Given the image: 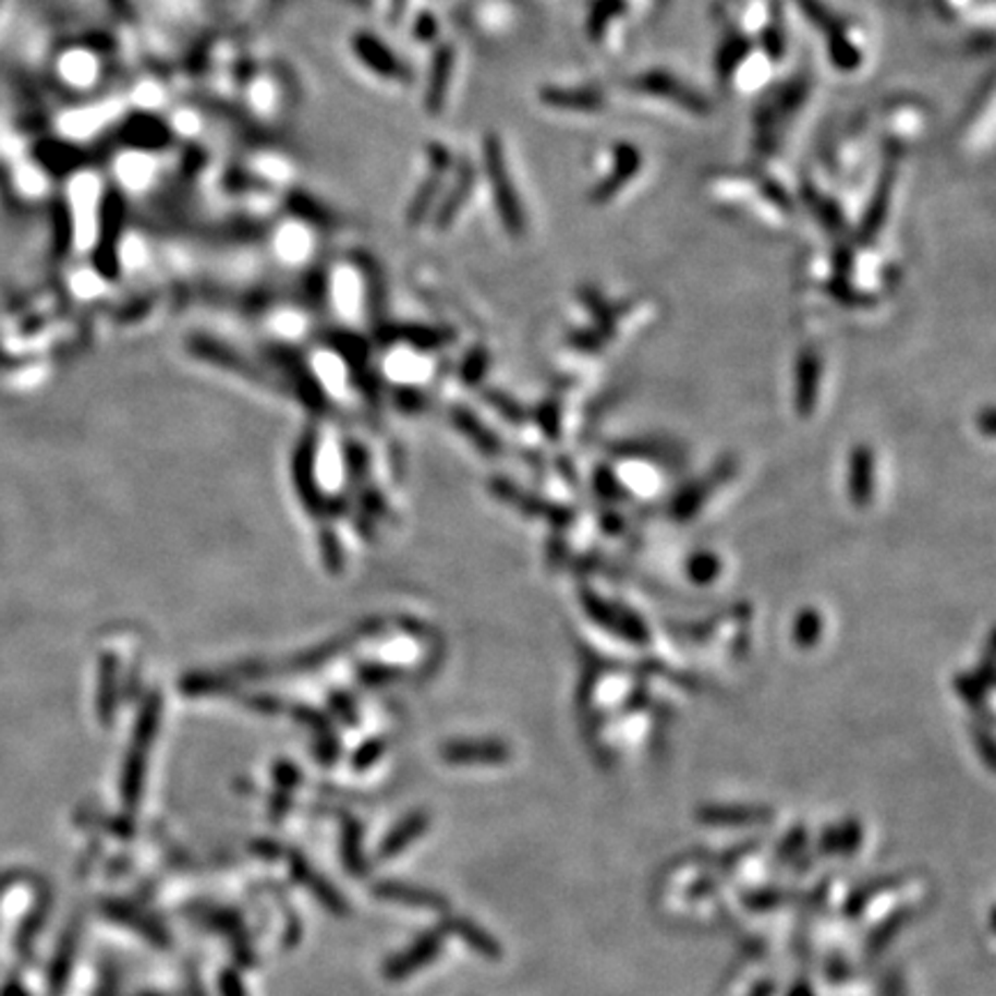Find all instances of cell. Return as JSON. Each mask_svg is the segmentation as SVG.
Wrapping results in <instances>:
<instances>
[{
    "instance_id": "cell-1",
    "label": "cell",
    "mask_w": 996,
    "mask_h": 996,
    "mask_svg": "<svg viewBox=\"0 0 996 996\" xmlns=\"http://www.w3.org/2000/svg\"><path fill=\"white\" fill-rule=\"evenodd\" d=\"M157 725H159V696L153 694L150 700L144 704L142 713H138L136 729H134V743H132V750L127 754V762L123 768V801L130 810H134L138 799H142L146 754L153 745Z\"/></svg>"
},
{
    "instance_id": "cell-9",
    "label": "cell",
    "mask_w": 996,
    "mask_h": 996,
    "mask_svg": "<svg viewBox=\"0 0 996 996\" xmlns=\"http://www.w3.org/2000/svg\"><path fill=\"white\" fill-rule=\"evenodd\" d=\"M429 826L427 812H413L406 819L397 824L388 838L378 847V859H394L397 853H402L411 842H415Z\"/></svg>"
},
{
    "instance_id": "cell-20",
    "label": "cell",
    "mask_w": 996,
    "mask_h": 996,
    "mask_svg": "<svg viewBox=\"0 0 996 996\" xmlns=\"http://www.w3.org/2000/svg\"><path fill=\"white\" fill-rule=\"evenodd\" d=\"M222 994L224 996H245V989H243V983L241 979H238L235 973H224V979H222Z\"/></svg>"
},
{
    "instance_id": "cell-3",
    "label": "cell",
    "mask_w": 996,
    "mask_h": 996,
    "mask_svg": "<svg viewBox=\"0 0 996 996\" xmlns=\"http://www.w3.org/2000/svg\"><path fill=\"white\" fill-rule=\"evenodd\" d=\"M630 86L636 95L660 99V102L681 107L696 116H704L708 111L704 97L696 95V90L688 88L683 82H679V78L671 76L669 72H644L642 76H636Z\"/></svg>"
},
{
    "instance_id": "cell-14",
    "label": "cell",
    "mask_w": 996,
    "mask_h": 996,
    "mask_svg": "<svg viewBox=\"0 0 996 996\" xmlns=\"http://www.w3.org/2000/svg\"><path fill=\"white\" fill-rule=\"evenodd\" d=\"M361 840H363L361 824H357L353 816L344 814L342 816V861H344V867L357 876L367 872L363 851H361Z\"/></svg>"
},
{
    "instance_id": "cell-6",
    "label": "cell",
    "mask_w": 996,
    "mask_h": 996,
    "mask_svg": "<svg viewBox=\"0 0 996 996\" xmlns=\"http://www.w3.org/2000/svg\"><path fill=\"white\" fill-rule=\"evenodd\" d=\"M441 946H444V939H441V934H438V932L423 934L421 939H417L409 950L394 955V958L386 964V969H384L386 979L388 981H404L406 975L415 973L417 969L427 967L436 958V955L441 952Z\"/></svg>"
},
{
    "instance_id": "cell-12",
    "label": "cell",
    "mask_w": 996,
    "mask_h": 996,
    "mask_svg": "<svg viewBox=\"0 0 996 996\" xmlns=\"http://www.w3.org/2000/svg\"><path fill=\"white\" fill-rule=\"evenodd\" d=\"M551 107H561V109H572V111H586L595 113L597 109H603L605 97L600 90L595 88H572V90H561V88H551L543 95Z\"/></svg>"
},
{
    "instance_id": "cell-10",
    "label": "cell",
    "mask_w": 996,
    "mask_h": 996,
    "mask_svg": "<svg viewBox=\"0 0 996 996\" xmlns=\"http://www.w3.org/2000/svg\"><path fill=\"white\" fill-rule=\"evenodd\" d=\"M107 913L111 915V919H116L118 923H123L127 927H132L134 932H138L142 936H146V939L155 946H169V932L159 925L157 921H153L150 915H146L144 911H138L130 904H109L107 907Z\"/></svg>"
},
{
    "instance_id": "cell-22",
    "label": "cell",
    "mask_w": 996,
    "mask_h": 996,
    "mask_svg": "<svg viewBox=\"0 0 996 996\" xmlns=\"http://www.w3.org/2000/svg\"><path fill=\"white\" fill-rule=\"evenodd\" d=\"M144 996H146V994H144Z\"/></svg>"
},
{
    "instance_id": "cell-21",
    "label": "cell",
    "mask_w": 996,
    "mask_h": 996,
    "mask_svg": "<svg viewBox=\"0 0 996 996\" xmlns=\"http://www.w3.org/2000/svg\"><path fill=\"white\" fill-rule=\"evenodd\" d=\"M335 708L342 713L344 722H355V713H353V708L349 706V702L344 700V696H337V700H335Z\"/></svg>"
},
{
    "instance_id": "cell-2",
    "label": "cell",
    "mask_w": 996,
    "mask_h": 996,
    "mask_svg": "<svg viewBox=\"0 0 996 996\" xmlns=\"http://www.w3.org/2000/svg\"><path fill=\"white\" fill-rule=\"evenodd\" d=\"M487 171H489V183L496 196V206L503 215V222L512 233H522L524 231V212L520 206V196H514L512 187V178L506 165L503 157V146L496 138H489L487 142Z\"/></svg>"
},
{
    "instance_id": "cell-19",
    "label": "cell",
    "mask_w": 996,
    "mask_h": 996,
    "mask_svg": "<svg viewBox=\"0 0 996 996\" xmlns=\"http://www.w3.org/2000/svg\"><path fill=\"white\" fill-rule=\"evenodd\" d=\"M936 5H939V10L946 14V16H960L964 14L971 5H973V0H936Z\"/></svg>"
},
{
    "instance_id": "cell-15",
    "label": "cell",
    "mask_w": 996,
    "mask_h": 996,
    "mask_svg": "<svg viewBox=\"0 0 996 996\" xmlns=\"http://www.w3.org/2000/svg\"><path fill=\"white\" fill-rule=\"evenodd\" d=\"M446 930L457 934V936H462V939L477 952H483L487 955V958H498V955H501V948H498V944L491 939L489 934H485L481 927H475L473 923L469 921H448L446 923Z\"/></svg>"
},
{
    "instance_id": "cell-18",
    "label": "cell",
    "mask_w": 996,
    "mask_h": 996,
    "mask_svg": "<svg viewBox=\"0 0 996 996\" xmlns=\"http://www.w3.org/2000/svg\"><path fill=\"white\" fill-rule=\"evenodd\" d=\"M275 782H277V787H280V791L289 793L291 789L297 787V782H301V770L289 762H280L275 766Z\"/></svg>"
},
{
    "instance_id": "cell-16",
    "label": "cell",
    "mask_w": 996,
    "mask_h": 996,
    "mask_svg": "<svg viewBox=\"0 0 996 996\" xmlns=\"http://www.w3.org/2000/svg\"><path fill=\"white\" fill-rule=\"evenodd\" d=\"M295 475H297V483H301V494H303V501L314 510L318 508V496H316V489H314V481H312V441L309 438H305L303 441V448L301 452H297V466H295Z\"/></svg>"
},
{
    "instance_id": "cell-7",
    "label": "cell",
    "mask_w": 996,
    "mask_h": 996,
    "mask_svg": "<svg viewBox=\"0 0 996 996\" xmlns=\"http://www.w3.org/2000/svg\"><path fill=\"white\" fill-rule=\"evenodd\" d=\"M289 867H291L293 879L301 882L309 892H314L318 898V902H321L328 911H332L337 915H347L349 913V907H347L342 895L337 892L328 882H324L316 872H312V867L307 865V861L303 859L301 853L295 851V853L289 855Z\"/></svg>"
},
{
    "instance_id": "cell-8",
    "label": "cell",
    "mask_w": 996,
    "mask_h": 996,
    "mask_svg": "<svg viewBox=\"0 0 996 996\" xmlns=\"http://www.w3.org/2000/svg\"><path fill=\"white\" fill-rule=\"evenodd\" d=\"M374 895H376V898H381V900H390V902L404 904V907H415V909L444 911L448 907V902L441 898V895H436V892L425 890V888H413V886L397 884V882L376 884L374 886Z\"/></svg>"
},
{
    "instance_id": "cell-17",
    "label": "cell",
    "mask_w": 996,
    "mask_h": 996,
    "mask_svg": "<svg viewBox=\"0 0 996 996\" xmlns=\"http://www.w3.org/2000/svg\"><path fill=\"white\" fill-rule=\"evenodd\" d=\"M384 750H386V743H384V741L365 743L361 750L355 752V760H353L355 770H367L372 764H376V760L384 754Z\"/></svg>"
},
{
    "instance_id": "cell-5",
    "label": "cell",
    "mask_w": 996,
    "mask_h": 996,
    "mask_svg": "<svg viewBox=\"0 0 996 996\" xmlns=\"http://www.w3.org/2000/svg\"><path fill=\"white\" fill-rule=\"evenodd\" d=\"M886 138L892 144V148H907V144L921 138L925 127H927V113L921 109V105L915 102H900L895 105L888 116L884 118Z\"/></svg>"
},
{
    "instance_id": "cell-11",
    "label": "cell",
    "mask_w": 996,
    "mask_h": 996,
    "mask_svg": "<svg viewBox=\"0 0 996 996\" xmlns=\"http://www.w3.org/2000/svg\"><path fill=\"white\" fill-rule=\"evenodd\" d=\"M441 754L450 764H498L508 750L501 743H448Z\"/></svg>"
},
{
    "instance_id": "cell-4",
    "label": "cell",
    "mask_w": 996,
    "mask_h": 996,
    "mask_svg": "<svg viewBox=\"0 0 996 996\" xmlns=\"http://www.w3.org/2000/svg\"><path fill=\"white\" fill-rule=\"evenodd\" d=\"M640 165H642L640 153H636L632 146H628V144L616 146L607 162V167H611V169L605 171L600 185H597V190L593 192V202H605V198L619 194L625 187V183H630L636 175V171H640Z\"/></svg>"
},
{
    "instance_id": "cell-13",
    "label": "cell",
    "mask_w": 996,
    "mask_h": 996,
    "mask_svg": "<svg viewBox=\"0 0 996 996\" xmlns=\"http://www.w3.org/2000/svg\"><path fill=\"white\" fill-rule=\"evenodd\" d=\"M192 915L196 921L206 923L208 927H212L217 932H224L235 946H245L243 921L238 919L233 911H229V909H212V907H198V909H192Z\"/></svg>"
}]
</instances>
